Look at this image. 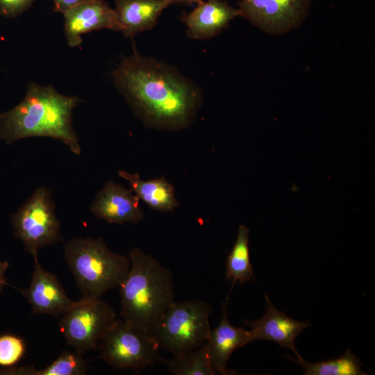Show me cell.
<instances>
[{
	"label": "cell",
	"mask_w": 375,
	"mask_h": 375,
	"mask_svg": "<svg viewBox=\"0 0 375 375\" xmlns=\"http://www.w3.org/2000/svg\"><path fill=\"white\" fill-rule=\"evenodd\" d=\"M9 266L8 261H0V292H2L4 285H8L6 282L4 274Z\"/></svg>",
	"instance_id": "25"
},
{
	"label": "cell",
	"mask_w": 375,
	"mask_h": 375,
	"mask_svg": "<svg viewBox=\"0 0 375 375\" xmlns=\"http://www.w3.org/2000/svg\"><path fill=\"white\" fill-rule=\"evenodd\" d=\"M140 201L131 189L109 181L97 193L90 210L110 224H138L144 218Z\"/></svg>",
	"instance_id": "12"
},
{
	"label": "cell",
	"mask_w": 375,
	"mask_h": 375,
	"mask_svg": "<svg viewBox=\"0 0 375 375\" xmlns=\"http://www.w3.org/2000/svg\"><path fill=\"white\" fill-rule=\"evenodd\" d=\"M35 0H0V12L6 17H15L28 8Z\"/></svg>",
	"instance_id": "23"
},
{
	"label": "cell",
	"mask_w": 375,
	"mask_h": 375,
	"mask_svg": "<svg viewBox=\"0 0 375 375\" xmlns=\"http://www.w3.org/2000/svg\"><path fill=\"white\" fill-rule=\"evenodd\" d=\"M169 0H115V11L125 37L151 30L157 24Z\"/></svg>",
	"instance_id": "16"
},
{
	"label": "cell",
	"mask_w": 375,
	"mask_h": 375,
	"mask_svg": "<svg viewBox=\"0 0 375 375\" xmlns=\"http://www.w3.org/2000/svg\"><path fill=\"white\" fill-rule=\"evenodd\" d=\"M159 360L175 375L215 374L206 342L198 348L174 355L172 359L160 357Z\"/></svg>",
	"instance_id": "19"
},
{
	"label": "cell",
	"mask_w": 375,
	"mask_h": 375,
	"mask_svg": "<svg viewBox=\"0 0 375 375\" xmlns=\"http://www.w3.org/2000/svg\"><path fill=\"white\" fill-rule=\"evenodd\" d=\"M249 229L240 224L235 242L228 254L226 262V276L233 283L240 284L253 279V272L249 254Z\"/></svg>",
	"instance_id": "18"
},
{
	"label": "cell",
	"mask_w": 375,
	"mask_h": 375,
	"mask_svg": "<svg viewBox=\"0 0 375 375\" xmlns=\"http://www.w3.org/2000/svg\"><path fill=\"white\" fill-rule=\"evenodd\" d=\"M64 30L72 47L82 42L81 35L92 31L108 28L121 32L115 9L104 0H85L64 14Z\"/></svg>",
	"instance_id": "10"
},
{
	"label": "cell",
	"mask_w": 375,
	"mask_h": 375,
	"mask_svg": "<svg viewBox=\"0 0 375 375\" xmlns=\"http://www.w3.org/2000/svg\"><path fill=\"white\" fill-rule=\"evenodd\" d=\"M116 319L112 308L99 297L83 296L62 315L59 327L67 345L83 353L97 349Z\"/></svg>",
	"instance_id": "7"
},
{
	"label": "cell",
	"mask_w": 375,
	"mask_h": 375,
	"mask_svg": "<svg viewBox=\"0 0 375 375\" xmlns=\"http://www.w3.org/2000/svg\"><path fill=\"white\" fill-rule=\"evenodd\" d=\"M64 257L83 296L101 297L119 287L128 274L129 257L113 253L102 238H74L64 247Z\"/></svg>",
	"instance_id": "4"
},
{
	"label": "cell",
	"mask_w": 375,
	"mask_h": 375,
	"mask_svg": "<svg viewBox=\"0 0 375 375\" xmlns=\"http://www.w3.org/2000/svg\"><path fill=\"white\" fill-rule=\"evenodd\" d=\"M54 3V10L64 14L66 11L85 0H52Z\"/></svg>",
	"instance_id": "24"
},
{
	"label": "cell",
	"mask_w": 375,
	"mask_h": 375,
	"mask_svg": "<svg viewBox=\"0 0 375 375\" xmlns=\"http://www.w3.org/2000/svg\"><path fill=\"white\" fill-rule=\"evenodd\" d=\"M14 235L32 255L62 240L60 223L56 217L52 193L40 187L12 216Z\"/></svg>",
	"instance_id": "8"
},
{
	"label": "cell",
	"mask_w": 375,
	"mask_h": 375,
	"mask_svg": "<svg viewBox=\"0 0 375 375\" xmlns=\"http://www.w3.org/2000/svg\"><path fill=\"white\" fill-rule=\"evenodd\" d=\"M251 342L250 331L230 324L226 305L224 304L221 321L215 328L210 330L206 342L215 374H235L227 367L229 358L236 349Z\"/></svg>",
	"instance_id": "15"
},
{
	"label": "cell",
	"mask_w": 375,
	"mask_h": 375,
	"mask_svg": "<svg viewBox=\"0 0 375 375\" xmlns=\"http://www.w3.org/2000/svg\"><path fill=\"white\" fill-rule=\"evenodd\" d=\"M266 312L264 316L256 321L245 320L244 323L251 327V341L266 340L278 343L283 347L293 351L298 359H301L294 346L297 336L301 331L310 326L307 322L297 321L281 310L276 309L267 294H265Z\"/></svg>",
	"instance_id": "13"
},
{
	"label": "cell",
	"mask_w": 375,
	"mask_h": 375,
	"mask_svg": "<svg viewBox=\"0 0 375 375\" xmlns=\"http://www.w3.org/2000/svg\"><path fill=\"white\" fill-rule=\"evenodd\" d=\"M97 349L108 365L133 372L153 365L160 357L155 336L122 319H116Z\"/></svg>",
	"instance_id": "6"
},
{
	"label": "cell",
	"mask_w": 375,
	"mask_h": 375,
	"mask_svg": "<svg viewBox=\"0 0 375 375\" xmlns=\"http://www.w3.org/2000/svg\"><path fill=\"white\" fill-rule=\"evenodd\" d=\"M33 257L35 265L29 287L16 289L26 298L33 314L59 317L69 309L74 301L68 297L56 276L41 266L38 253L33 254Z\"/></svg>",
	"instance_id": "11"
},
{
	"label": "cell",
	"mask_w": 375,
	"mask_h": 375,
	"mask_svg": "<svg viewBox=\"0 0 375 375\" xmlns=\"http://www.w3.org/2000/svg\"><path fill=\"white\" fill-rule=\"evenodd\" d=\"M118 175L128 182L139 199L152 210L166 212L179 207L174 187L165 177L144 181L138 173L124 170H119Z\"/></svg>",
	"instance_id": "17"
},
{
	"label": "cell",
	"mask_w": 375,
	"mask_h": 375,
	"mask_svg": "<svg viewBox=\"0 0 375 375\" xmlns=\"http://www.w3.org/2000/svg\"><path fill=\"white\" fill-rule=\"evenodd\" d=\"M26 351L24 340L11 334L0 336V366L12 367L18 362Z\"/></svg>",
	"instance_id": "22"
},
{
	"label": "cell",
	"mask_w": 375,
	"mask_h": 375,
	"mask_svg": "<svg viewBox=\"0 0 375 375\" xmlns=\"http://www.w3.org/2000/svg\"><path fill=\"white\" fill-rule=\"evenodd\" d=\"M116 88L149 128L178 131L194 121L202 101L199 88L169 65L138 53L113 72Z\"/></svg>",
	"instance_id": "1"
},
{
	"label": "cell",
	"mask_w": 375,
	"mask_h": 375,
	"mask_svg": "<svg viewBox=\"0 0 375 375\" xmlns=\"http://www.w3.org/2000/svg\"><path fill=\"white\" fill-rule=\"evenodd\" d=\"M79 101L52 86L32 83L18 105L0 114V138L10 144L22 138L49 137L79 155L81 149L72 126V112Z\"/></svg>",
	"instance_id": "2"
},
{
	"label": "cell",
	"mask_w": 375,
	"mask_h": 375,
	"mask_svg": "<svg viewBox=\"0 0 375 375\" xmlns=\"http://www.w3.org/2000/svg\"><path fill=\"white\" fill-rule=\"evenodd\" d=\"M299 364L306 375H365L360 359L348 349L342 356L331 360L310 363L303 358L292 360Z\"/></svg>",
	"instance_id": "20"
},
{
	"label": "cell",
	"mask_w": 375,
	"mask_h": 375,
	"mask_svg": "<svg viewBox=\"0 0 375 375\" xmlns=\"http://www.w3.org/2000/svg\"><path fill=\"white\" fill-rule=\"evenodd\" d=\"M312 0H241L240 16L262 31L275 35L300 26Z\"/></svg>",
	"instance_id": "9"
},
{
	"label": "cell",
	"mask_w": 375,
	"mask_h": 375,
	"mask_svg": "<svg viewBox=\"0 0 375 375\" xmlns=\"http://www.w3.org/2000/svg\"><path fill=\"white\" fill-rule=\"evenodd\" d=\"M131 267L119 286L120 316L153 335L163 314L175 302L172 271L135 247L128 252Z\"/></svg>",
	"instance_id": "3"
},
{
	"label": "cell",
	"mask_w": 375,
	"mask_h": 375,
	"mask_svg": "<svg viewBox=\"0 0 375 375\" xmlns=\"http://www.w3.org/2000/svg\"><path fill=\"white\" fill-rule=\"evenodd\" d=\"M210 312L209 305L202 301H175L163 314L153 333L160 348L177 355L204 344L211 330Z\"/></svg>",
	"instance_id": "5"
},
{
	"label": "cell",
	"mask_w": 375,
	"mask_h": 375,
	"mask_svg": "<svg viewBox=\"0 0 375 375\" xmlns=\"http://www.w3.org/2000/svg\"><path fill=\"white\" fill-rule=\"evenodd\" d=\"M83 353L64 351L42 369H37L35 375H83L87 373L88 365Z\"/></svg>",
	"instance_id": "21"
},
{
	"label": "cell",
	"mask_w": 375,
	"mask_h": 375,
	"mask_svg": "<svg viewBox=\"0 0 375 375\" xmlns=\"http://www.w3.org/2000/svg\"><path fill=\"white\" fill-rule=\"evenodd\" d=\"M170 4H176V3H181V4H192V3H197L201 1L204 0H169Z\"/></svg>",
	"instance_id": "26"
},
{
	"label": "cell",
	"mask_w": 375,
	"mask_h": 375,
	"mask_svg": "<svg viewBox=\"0 0 375 375\" xmlns=\"http://www.w3.org/2000/svg\"><path fill=\"white\" fill-rule=\"evenodd\" d=\"M238 16L239 9L225 1L204 0L197 3L189 14H184L181 20L187 27L190 38L207 40L219 34Z\"/></svg>",
	"instance_id": "14"
}]
</instances>
